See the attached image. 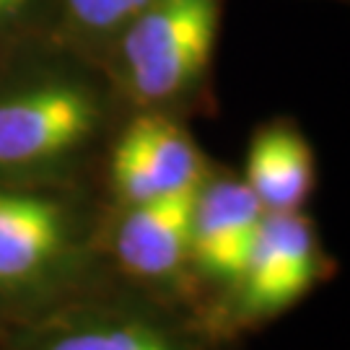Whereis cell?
Masks as SVG:
<instances>
[{"label": "cell", "mask_w": 350, "mask_h": 350, "mask_svg": "<svg viewBox=\"0 0 350 350\" xmlns=\"http://www.w3.org/2000/svg\"><path fill=\"white\" fill-rule=\"evenodd\" d=\"M218 0H153L120 31V75L143 107L187 94L208 70L218 37Z\"/></svg>", "instance_id": "cell-1"}, {"label": "cell", "mask_w": 350, "mask_h": 350, "mask_svg": "<svg viewBox=\"0 0 350 350\" xmlns=\"http://www.w3.org/2000/svg\"><path fill=\"white\" fill-rule=\"evenodd\" d=\"M101 125L99 96L52 78L0 96V176H31L70 161Z\"/></svg>", "instance_id": "cell-2"}, {"label": "cell", "mask_w": 350, "mask_h": 350, "mask_svg": "<svg viewBox=\"0 0 350 350\" xmlns=\"http://www.w3.org/2000/svg\"><path fill=\"white\" fill-rule=\"evenodd\" d=\"M83 226L73 205L50 192L0 185V301L42 296L70 278Z\"/></svg>", "instance_id": "cell-3"}, {"label": "cell", "mask_w": 350, "mask_h": 350, "mask_svg": "<svg viewBox=\"0 0 350 350\" xmlns=\"http://www.w3.org/2000/svg\"><path fill=\"white\" fill-rule=\"evenodd\" d=\"M329 267L312 218L265 213L244 273L231 288V319L260 325L299 304Z\"/></svg>", "instance_id": "cell-4"}, {"label": "cell", "mask_w": 350, "mask_h": 350, "mask_svg": "<svg viewBox=\"0 0 350 350\" xmlns=\"http://www.w3.org/2000/svg\"><path fill=\"white\" fill-rule=\"evenodd\" d=\"M21 350H215L211 338L143 301L65 306L31 327Z\"/></svg>", "instance_id": "cell-5"}, {"label": "cell", "mask_w": 350, "mask_h": 350, "mask_svg": "<svg viewBox=\"0 0 350 350\" xmlns=\"http://www.w3.org/2000/svg\"><path fill=\"white\" fill-rule=\"evenodd\" d=\"M208 174L189 133L163 114H143L122 130L112 150L109 185L117 202L140 205L198 187Z\"/></svg>", "instance_id": "cell-6"}, {"label": "cell", "mask_w": 350, "mask_h": 350, "mask_svg": "<svg viewBox=\"0 0 350 350\" xmlns=\"http://www.w3.org/2000/svg\"><path fill=\"white\" fill-rule=\"evenodd\" d=\"M265 213L244 179L205 174L192 205V275L215 286H237Z\"/></svg>", "instance_id": "cell-7"}, {"label": "cell", "mask_w": 350, "mask_h": 350, "mask_svg": "<svg viewBox=\"0 0 350 350\" xmlns=\"http://www.w3.org/2000/svg\"><path fill=\"white\" fill-rule=\"evenodd\" d=\"M198 187L122 208L112 231V254L122 273L150 288H179L192 275L189 241Z\"/></svg>", "instance_id": "cell-8"}, {"label": "cell", "mask_w": 350, "mask_h": 350, "mask_svg": "<svg viewBox=\"0 0 350 350\" xmlns=\"http://www.w3.org/2000/svg\"><path fill=\"white\" fill-rule=\"evenodd\" d=\"M244 182L267 213L301 211L317 185V161L309 140L288 122L257 130L247 153Z\"/></svg>", "instance_id": "cell-9"}, {"label": "cell", "mask_w": 350, "mask_h": 350, "mask_svg": "<svg viewBox=\"0 0 350 350\" xmlns=\"http://www.w3.org/2000/svg\"><path fill=\"white\" fill-rule=\"evenodd\" d=\"M153 0H65V11L75 29L86 34L122 31Z\"/></svg>", "instance_id": "cell-10"}, {"label": "cell", "mask_w": 350, "mask_h": 350, "mask_svg": "<svg viewBox=\"0 0 350 350\" xmlns=\"http://www.w3.org/2000/svg\"><path fill=\"white\" fill-rule=\"evenodd\" d=\"M34 0H0V29L13 26Z\"/></svg>", "instance_id": "cell-11"}]
</instances>
